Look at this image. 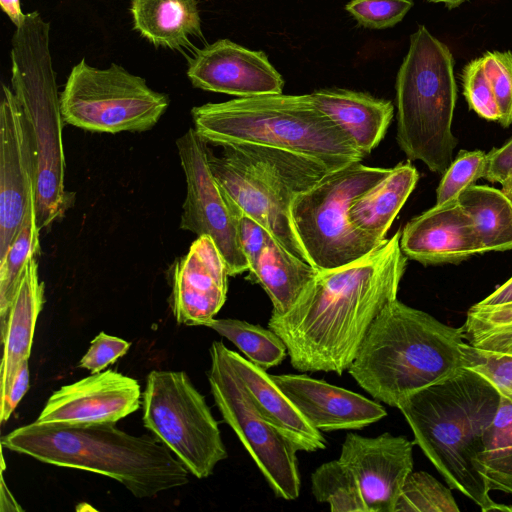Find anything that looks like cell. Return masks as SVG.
Here are the masks:
<instances>
[{"label":"cell","instance_id":"cell-1","mask_svg":"<svg viewBox=\"0 0 512 512\" xmlns=\"http://www.w3.org/2000/svg\"><path fill=\"white\" fill-rule=\"evenodd\" d=\"M400 235L355 262L319 271L285 314H271L268 328L283 340L296 370H348L376 317L397 299L407 266Z\"/></svg>","mask_w":512,"mask_h":512},{"label":"cell","instance_id":"cell-2","mask_svg":"<svg viewBox=\"0 0 512 512\" xmlns=\"http://www.w3.org/2000/svg\"><path fill=\"white\" fill-rule=\"evenodd\" d=\"M500 397L482 376L464 368L406 396L396 407L410 426L414 443L449 487L473 501L482 512L512 511V506L491 498L474 466Z\"/></svg>","mask_w":512,"mask_h":512},{"label":"cell","instance_id":"cell-3","mask_svg":"<svg viewBox=\"0 0 512 512\" xmlns=\"http://www.w3.org/2000/svg\"><path fill=\"white\" fill-rule=\"evenodd\" d=\"M1 446L40 462L112 478L137 498L188 483V470L156 437L134 436L114 422L34 421L1 437Z\"/></svg>","mask_w":512,"mask_h":512},{"label":"cell","instance_id":"cell-4","mask_svg":"<svg viewBox=\"0 0 512 512\" xmlns=\"http://www.w3.org/2000/svg\"><path fill=\"white\" fill-rule=\"evenodd\" d=\"M464 342L462 327L395 299L370 326L348 372L375 400L397 407L463 370Z\"/></svg>","mask_w":512,"mask_h":512},{"label":"cell","instance_id":"cell-5","mask_svg":"<svg viewBox=\"0 0 512 512\" xmlns=\"http://www.w3.org/2000/svg\"><path fill=\"white\" fill-rule=\"evenodd\" d=\"M194 129L221 146L250 143L316 159L336 170L365 155L310 94H267L206 103L191 110Z\"/></svg>","mask_w":512,"mask_h":512},{"label":"cell","instance_id":"cell-6","mask_svg":"<svg viewBox=\"0 0 512 512\" xmlns=\"http://www.w3.org/2000/svg\"><path fill=\"white\" fill-rule=\"evenodd\" d=\"M11 84L25 118L35 161V216L40 230L72 205L65 190L64 119L50 52V25L26 14L11 42Z\"/></svg>","mask_w":512,"mask_h":512},{"label":"cell","instance_id":"cell-7","mask_svg":"<svg viewBox=\"0 0 512 512\" xmlns=\"http://www.w3.org/2000/svg\"><path fill=\"white\" fill-rule=\"evenodd\" d=\"M208 165L234 213L259 222L286 250L308 262L294 230L295 198L333 171L322 162L283 149L250 143L221 145ZM236 217V216H235Z\"/></svg>","mask_w":512,"mask_h":512},{"label":"cell","instance_id":"cell-8","mask_svg":"<svg viewBox=\"0 0 512 512\" xmlns=\"http://www.w3.org/2000/svg\"><path fill=\"white\" fill-rule=\"evenodd\" d=\"M454 57L424 25L411 34L396 77V140L410 161L443 174L458 140L452 123L457 102Z\"/></svg>","mask_w":512,"mask_h":512},{"label":"cell","instance_id":"cell-9","mask_svg":"<svg viewBox=\"0 0 512 512\" xmlns=\"http://www.w3.org/2000/svg\"><path fill=\"white\" fill-rule=\"evenodd\" d=\"M389 172L390 168L353 162L329 172L295 198L292 224L310 264L318 271L355 262L379 246L353 227L349 209Z\"/></svg>","mask_w":512,"mask_h":512},{"label":"cell","instance_id":"cell-10","mask_svg":"<svg viewBox=\"0 0 512 512\" xmlns=\"http://www.w3.org/2000/svg\"><path fill=\"white\" fill-rule=\"evenodd\" d=\"M165 93L112 63L106 69L83 58L74 65L60 94L64 122L99 133L144 132L156 125L169 106Z\"/></svg>","mask_w":512,"mask_h":512},{"label":"cell","instance_id":"cell-11","mask_svg":"<svg viewBox=\"0 0 512 512\" xmlns=\"http://www.w3.org/2000/svg\"><path fill=\"white\" fill-rule=\"evenodd\" d=\"M143 424L198 479L227 458L218 422L184 371L153 370L142 396Z\"/></svg>","mask_w":512,"mask_h":512},{"label":"cell","instance_id":"cell-12","mask_svg":"<svg viewBox=\"0 0 512 512\" xmlns=\"http://www.w3.org/2000/svg\"><path fill=\"white\" fill-rule=\"evenodd\" d=\"M210 359V391L223 420L237 435L274 494L285 500L298 498L301 486L298 449L256 408L230 366L222 341L211 344Z\"/></svg>","mask_w":512,"mask_h":512},{"label":"cell","instance_id":"cell-13","mask_svg":"<svg viewBox=\"0 0 512 512\" xmlns=\"http://www.w3.org/2000/svg\"><path fill=\"white\" fill-rule=\"evenodd\" d=\"M187 193L180 228L197 236H210L227 264L229 276L248 271L240 247L237 218L208 165L207 143L190 128L176 140Z\"/></svg>","mask_w":512,"mask_h":512},{"label":"cell","instance_id":"cell-14","mask_svg":"<svg viewBox=\"0 0 512 512\" xmlns=\"http://www.w3.org/2000/svg\"><path fill=\"white\" fill-rule=\"evenodd\" d=\"M35 196V161L28 127L13 93L0 103V259L19 231Z\"/></svg>","mask_w":512,"mask_h":512},{"label":"cell","instance_id":"cell-15","mask_svg":"<svg viewBox=\"0 0 512 512\" xmlns=\"http://www.w3.org/2000/svg\"><path fill=\"white\" fill-rule=\"evenodd\" d=\"M413 445L405 436L346 434L339 460L355 476L368 512H394L401 488L413 471Z\"/></svg>","mask_w":512,"mask_h":512},{"label":"cell","instance_id":"cell-16","mask_svg":"<svg viewBox=\"0 0 512 512\" xmlns=\"http://www.w3.org/2000/svg\"><path fill=\"white\" fill-rule=\"evenodd\" d=\"M187 76L195 88L237 98L280 94L284 86L282 76L263 51L229 39L196 50L189 60Z\"/></svg>","mask_w":512,"mask_h":512},{"label":"cell","instance_id":"cell-17","mask_svg":"<svg viewBox=\"0 0 512 512\" xmlns=\"http://www.w3.org/2000/svg\"><path fill=\"white\" fill-rule=\"evenodd\" d=\"M140 398L141 388L136 379L107 369L56 390L35 421L116 423L140 408Z\"/></svg>","mask_w":512,"mask_h":512},{"label":"cell","instance_id":"cell-18","mask_svg":"<svg viewBox=\"0 0 512 512\" xmlns=\"http://www.w3.org/2000/svg\"><path fill=\"white\" fill-rule=\"evenodd\" d=\"M227 264L214 240L198 236L174 266L171 306L179 324L205 326L226 301Z\"/></svg>","mask_w":512,"mask_h":512},{"label":"cell","instance_id":"cell-19","mask_svg":"<svg viewBox=\"0 0 512 512\" xmlns=\"http://www.w3.org/2000/svg\"><path fill=\"white\" fill-rule=\"evenodd\" d=\"M305 419L319 431L358 430L387 415L376 400L304 374L271 375Z\"/></svg>","mask_w":512,"mask_h":512},{"label":"cell","instance_id":"cell-20","mask_svg":"<svg viewBox=\"0 0 512 512\" xmlns=\"http://www.w3.org/2000/svg\"><path fill=\"white\" fill-rule=\"evenodd\" d=\"M400 247L423 265L457 264L482 254L472 220L457 199L412 218L401 231Z\"/></svg>","mask_w":512,"mask_h":512},{"label":"cell","instance_id":"cell-21","mask_svg":"<svg viewBox=\"0 0 512 512\" xmlns=\"http://www.w3.org/2000/svg\"><path fill=\"white\" fill-rule=\"evenodd\" d=\"M224 354L259 412L288 437L298 451L315 452L326 448L321 431L305 419L266 370L225 345Z\"/></svg>","mask_w":512,"mask_h":512},{"label":"cell","instance_id":"cell-22","mask_svg":"<svg viewBox=\"0 0 512 512\" xmlns=\"http://www.w3.org/2000/svg\"><path fill=\"white\" fill-rule=\"evenodd\" d=\"M315 105L369 155L383 140L393 119L391 101L343 88H323L310 93Z\"/></svg>","mask_w":512,"mask_h":512},{"label":"cell","instance_id":"cell-23","mask_svg":"<svg viewBox=\"0 0 512 512\" xmlns=\"http://www.w3.org/2000/svg\"><path fill=\"white\" fill-rule=\"evenodd\" d=\"M43 303L44 283L39 278L36 257H33L25 268L6 318L1 323V399L8 394L20 365L29 360Z\"/></svg>","mask_w":512,"mask_h":512},{"label":"cell","instance_id":"cell-24","mask_svg":"<svg viewBox=\"0 0 512 512\" xmlns=\"http://www.w3.org/2000/svg\"><path fill=\"white\" fill-rule=\"evenodd\" d=\"M418 179V171L410 162L390 168L382 180L353 201L349 209L353 227L375 244H382Z\"/></svg>","mask_w":512,"mask_h":512},{"label":"cell","instance_id":"cell-25","mask_svg":"<svg viewBox=\"0 0 512 512\" xmlns=\"http://www.w3.org/2000/svg\"><path fill=\"white\" fill-rule=\"evenodd\" d=\"M133 28L155 47L180 50L201 37L197 0H131Z\"/></svg>","mask_w":512,"mask_h":512},{"label":"cell","instance_id":"cell-26","mask_svg":"<svg viewBox=\"0 0 512 512\" xmlns=\"http://www.w3.org/2000/svg\"><path fill=\"white\" fill-rule=\"evenodd\" d=\"M248 278L261 285L270 298L272 314H285L298 300L319 271L286 250L270 236Z\"/></svg>","mask_w":512,"mask_h":512},{"label":"cell","instance_id":"cell-27","mask_svg":"<svg viewBox=\"0 0 512 512\" xmlns=\"http://www.w3.org/2000/svg\"><path fill=\"white\" fill-rule=\"evenodd\" d=\"M472 220L482 254L512 249V199L502 190L473 184L458 197Z\"/></svg>","mask_w":512,"mask_h":512},{"label":"cell","instance_id":"cell-28","mask_svg":"<svg viewBox=\"0 0 512 512\" xmlns=\"http://www.w3.org/2000/svg\"><path fill=\"white\" fill-rule=\"evenodd\" d=\"M474 466L488 490L512 494V403L500 397Z\"/></svg>","mask_w":512,"mask_h":512},{"label":"cell","instance_id":"cell-29","mask_svg":"<svg viewBox=\"0 0 512 512\" xmlns=\"http://www.w3.org/2000/svg\"><path fill=\"white\" fill-rule=\"evenodd\" d=\"M205 327L231 341L249 361L264 370L279 365L288 355L283 340L270 328L232 318H214Z\"/></svg>","mask_w":512,"mask_h":512},{"label":"cell","instance_id":"cell-30","mask_svg":"<svg viewBox=\"0 0 512 512\" xmlns=\"http://www.w3.org/2000/svg\"><path fill=\"white\" fill-rule=\"evenodd\" d=\"M34 198L23 223L4 257L0 259V320L6 318L29 260L40 253Z\"/></svg>","mask_w":512,"mask_h":512},{"label":"cell","instance_id":"cell-31","mask_svg":"<svg viewBox=\"0 0 512 512\" xmlns=\"http://www.w3.org/2000/svg\"><path fill=\"white\" fill-rule=\"evenodd\" d=\"M311 490L332 512H368L358 482L339 459L321 464L311 475Z\"/></svg>","mask_w":512,"mask_h":512},{"label":"cell","instance_id":"cell-32","mask_svg":"<svg viewBox=\"0 0 512 512\" xmlns=\"http://www.w3.org/2000/svg\"><path fill=\"white\" fill-rule=\"evenodd\" d=\"M451 492L425 471L411 472L399 493L394 512H459Z\"/></svg>","mask_w":512,"mask_h":512},{"label":"cell","instance_id":"cell-33","mask_svg":"<svg viewBox=\"0 0 512 512\" xmlns=\"http://www.w3.org/2000/svg\"><path fill=\"white\" fill-rule=\"evenodd\" d=\"M463 366L488 381L501 397L512 403V353L461 344Z\"/></svg>","mask_w":512,"mask_h":512},{"label":"cell","instance_id":"cell-34","mask_svg":"<svg viewBox=\"0 0 512 512\" xmlns=\"http://www.w3.org/2000/svg\"><path fill=\"white\" fill-rule=\"evenodd\" d=\"M487 154L481 150H460L451 162L436 190V205L458 199L459 195L484 178Z\"/></svg>","mask_w":512,"mask_h":512},{"label":"cell","instance_id":"cell-35","mask_svg":"<svg viewBox=\"0 0 512 512\" xmlns=\"http://www.w3.org/2000/svg\"><path fill=\"white\" fill-rule=\"evenodd\" d=\"M499 108L502 127L512 124V52L488 51L482 57Z\"/></svg>","mask_w":512,"mask_h":512},{"label":"cell","instance_id":"cell-36","mask_svg":"<svg viewBox=\"0 0 512 512\" xmlns=\"http://www.w3.org/2000/svg\"><path fill=\"white\" fill-rule=\"evenodd\" d=\"M462 86L470 109L486 120L499 121V108L481 57L473 59L464 67Z\"/></svg>","mask_w":512,"mask_h":512},{"label":"cell","instance_id":"cell-37","mask_svg":"<svg viewBox=\"0 0 512 512\" xmlns=\"http://www.w3.org/2000/svg\"><path fill=\"white\" fill-rule=\"evenodd\" d=\"M413 5L412 0H351L345 10L365 28L385 29L402 21Z\"/></svg>","mask_w":512,"mask_h":512},{"label":"cell","instance_id":"cell-38","mask_svg":"<svg viewBox=\"0 0 512 512\" xmlns=\"http://www.w3.org/2000/svg\"><path fill=\"white\" fill-rule=\"evenodd\" d=\"M129 348V342L100 332L91 341L89 349L79 362V366L91 373L103 371L107 366L124 356Z\"/></svg>","mask_w":512,"mask_h":512},{"label":"cell","instance_id":"cell-39","mask_svg":"<svg viewBox=\"0 0 512 512\" xmlns=\"http://www.w3.org/2000/svg\"><path fill=\"white\" fill-rule=\"evenodd\" d=\"M235 216L237 218L240 247L250 269L257 262L263 248L272 235L252 217L241 212L236 213Z\"/></svg>","mask_w":512,"mask_h":512},{"label":"cell","instance_id":"cell-40","mask_svg":"<svg viewBox=\"0 0 512 512\" xmlns=\"http://www.w3.org/2000/svg\"><path fill=\"white\" fill-rule=\"evenodd\" d=\"M484 178L491 183H499L506 192L512 184V137L500 148L487 153V166Z\"/></svg>","mask_w":512,"mask_h":512},{"label":"cell","instance_id":"cell-41","mask_svg":"<svg viewBox=\"0 0 512 512\" xmlns=\"http://www.w3.org/2000/svg\"><path fill=\"white\" fill-rule=\"evenodd\" d=\"M29 366L28 360L24 361L13 380L8 394L1 399L0 422L3 423L9 419L23 396L29 388Z\"/></svg>","mask_w":512,"mask_h":512},{"label":"cell","instance_id":"cell-42","mask_svg":"<svg viewBox=\"0 0 512 512\" xmlns=\"http://www.w3.org/2000/svg\"><path fill=\"white\" fill-rule=\"evenodd\" d=\"M478 303L485 306L512 304V277Z\"/></svg>","mask_w":512,"mask_h":512},{"label":"cell","instance_id":"cell-43","mask_svg":"<svg viewBox=\"0 0 512 512\" xmlns=\"http://www.w3.org/2000/svg\"><path fill=\"white\" fill-rule=\"evenodd\" d=\"M0 5L15 27L22 24L26 14L22 12L20 0H0Z\"/></svg>","mask_w":512,"mask_h":512},{"label":"cell","instance_id":"cell-44","mask_svg":"<svg viewBox=\"0 0 512 512\" xmlns=\"http://www.w3.org/2000/svg\"><path fill=\"white\" fill-rule=\"evenodd\" d=\"M1 511H4L5 506L6 511H22L23 509L18 505L17 501L11 494V492L8 490V488L5 485V481L3 476L1 477Z\"/></svg>","mask_w":512,"mask_h":512},{"label":"cell","instance_id":"cell-45","mask_svg":"<svg viewBox=\"0 0 512 512\" xmlns=\"http://www.w3.org/2000/svg\"><path fill=\"white\" fill-rule=\"evenodd\" d=\"M426 1L430 2V3H444L448 9H453V8L460 6L462 3L466 2L467 0H426Z\"/></svg>","mask_w":512,"mask_h":512},{"label":"cell","instance_id":"cell-46","mask_svg":"<svg viewBox=\"0 0 512 512\" xmlns=\"http://www.w3.org/2000/svg\"><path fill=\"white\" fill-rule=\"evenodd\" d=\"M504 193H505L509 198H511V199H512V184H511V186L509 187V189H508L506 192H504Z\"/></svg>","mask_w":512,"mask_h":512}]
</instances>
